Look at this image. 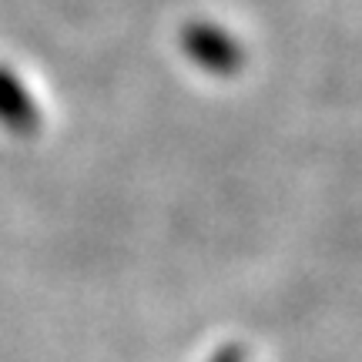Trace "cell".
I'll use <instances>...</instances> for the list:
<instances>
[{
    "instance_id": "1",
    "label": "cell",
    "mask_w": 362,
    "mask_h": 362,
    "mask_svg": "<svg viewBox=\"0 0 362 362\" xmlns=\"http://www.w3.org/2000/svg\"><path fill=\"white\" fill-rule=\"evenodd\" d=\"M185 51L192 54L194 64L208 67L215 74L235 71V67L242 64V47L225 30H218V27H211V24H194L185 34Z\"/></svg>"
},
{
    "instance_id": "2",
    "label": "cell",
    "mask_w": 362,
    "mask_h": 362,
    "mask_svg": "<svg viewBox=\"0 0 362 362\" xmlns=\"http://www.w3.org/2000/svg\"><path fill=\"white\" fill-rule=\"evenodd\" d=\"M0 121L17 131H27L37 124V107L30 101V94L7 71H0Z\"/></svg>"
},
{
    "instance_id": "3",
    "label": "cell",
    "mask_w": 362,
    "mask_h": 362,
    "mask_svg": "<svg viewBox=\"0 0 362 362\" xmlns=\"http://www.w3.org/2000/svg\"><path fill=\"white\" fill-rule=\"evenodd\" d=\"M215 362H242V356H238L235 349H225L221 356H215Z\"/></svg>"
}]
</instances>
